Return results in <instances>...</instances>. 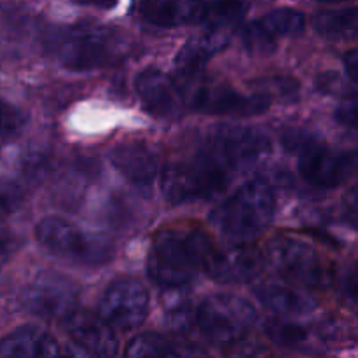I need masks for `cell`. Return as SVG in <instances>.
Masks as SVG:
<instances>
[{"label":"cell","instance_id":"2e32d148","mask_svg":"<svg viewBox=\"0 0 358 358\" xmlns=\"http://www.w3.org/2000/svg\"><path fill=\"white\" fill-rule=\"evenodd\" d=\"M65 327L84 355L110 357L117 353V338L100 317L76 310L65 318Z\"/></svg>","mask_w":358,"mask_h":358},{"label":"cell","instance_id":"83f0119b","mask_svg":"<svg viewBox=\"0 0 358 358\" xmlns=\"http://www.w3.org/2000/svg\"><path fill=\"white\" fill-rule=\"evenodd\" d=\"M17 248V240L10 231L0 229V266L9 261L10 255Z\"/></svg>","mask_w":358,"mask_h":358},{"label":"cell","instance_id":"9a60e30c","mask_svg":"<svg viewBox=\"0 0 358 358\" xmlns=\"http://www.w3.org/2000/svg\"><path fill=\"white\" fill-rule=\"evenodd\" d=\"M112 166L136 187L147 189L161 173L157 154L143 142H126L108 154Z\"/></svg>","mask_w":358,"mask_h":358},{"label":"cell","instance_id":"7402d4cb","mask_svg":"<svg viewBox=\"0 0 358 358\" xmlns=\"http://www.w3.org/2000/svg\"><path fill=\"white\" fill-rule=\"evenodd\" d=\"M126 357H177L180 355L173 343L161 334H140L133 339L124 352Z\"/></svg>","mask_w":358,"mask_h":358},{"label":"cell","instance_id":"9c48e42d","mask_svg":"<svg viewBox=\"0 0 358 358\" xmlns=\"http://www.w3.org/2000/svg\"><path fill=\"white\" fill-rule=\"evenodd\" d=\"M266 261L290 283L301 287H324L327 273L313 247L294 238H276L266 250Z\"/></svg>","mask_w":358,"mask_h":358},{"label":"cell","instance_id":"f1b7e54d","mask_svg":"<svg viewBox=\"0 0 358 358\" xmlns=\"http://www.w3.org/2000/svg\"><path fill=\"white\" fill-rule=\"evenodd\" d=\"M345 70L348 73L350 80L355 83L357 77H358V52L357 49H352L345 55Z\"/></svg>","mask_w":358,"mask_h":358},{"label":"cell","instance_id":"7a4b0ae2","mask_svg":"<svg viewBox=\"0 0 358 358\" xmlns=\"http://www.w3.org/2000/svg\"><path fill=\"white\" fill-rule=\"evenodd\" d=\"M234 175L229 164L205 143L191 159L168 164L161 171V185L168 201L182 205L213 198L229 185Z\"/></svg>","mask_w":358,"mask_h":358},{"label":"cell","instance_id":"3957f363","mask_svg":"<svg viewBox=\"0 0 358 358\" xmlns=\"http://www.w3.org/2000/svg\"><path fill=\"white\" fill-rule=\"evenodd\" d=\"M275 210L273 187L266 180L255 178L217 206L210 215V222L233 240H250L271 224Z\"/></svg>","mask_w":358,"mask_h":358},{"label":"cell","instance_id":"7c38bea8","mask_svg":"<svg viewBox=\"0 0 358 358\" xmlns=\"http://www.w3.org/2000/svg\"><path fill=\"white\" fill-rule=\"evenodd\" d=\"M77 287L69 278L44 273L38 275L21 294V304L31 315L48 320H65L77 310Z\"/></svg>","mask_w":358,"mask_h":358},{"label":"cell","instance_id":"4316f807","mask_svg":"<svg viewBox=\"0 0 358 358\" xmlns=\"http://www.w3.org/2000/svg\"><path fill=\"white\" fill-rule=\"evenodd\" d=\"M336 119H338L341 124L350 126V128H355L357 126V100L355 94L350 96V100H346L341 107L336 112Z\"/></svg>","mask_w":358,"mask_h":358},{"label":"cell","instance_id":"30bf717a","mask_svg":"<svg viewBox=\"0 0 358 358\" xmlns=\"http://www.w3.org/2000/svg\"><path fill=\"white\" fill-rule=\"evenodd\" d=\"M149 313V296L138 282L121 278L105 290L98 308V317L114 331L129 332L138 329Z\"/></svg>","mask_w":358,"mask_h":358},{"label":"cell","instance_id":"484cf974","mask_svg":"<svg viewBox=\"0 0 358 358\" xmlns=\"http://www.w3.org/2000/svg\"><path fill=\"white\" fill-rule=\"evenodd\" d=\"M21 203V191L14 184L0 182V217L13 213Z\"/></svg>","mask_w":358,"mask_h":358},{"label":"cell","instance_id":"4dcf8cb0","mask_svg":"<svg viewBox=\"0 0 358 358\" xmlns=\"http://www.w3.org/2000/svg\"><path fill=\"white\" fill-rule=\"evenodd\" d=\"M320 2H339V0H320Z\"/></svg>","mask_w":358,"mask_h":358},{"label":"cell","instance_id":"8992f818","mask_svg":"<svg viewBox=\"0 0 358 358\" xmlns=\"http://www.w3.org/2000/svg\"><path fill=\"white\" fill-rule=\"evenodd\" d=\"M282 140L287 150L297 154L301 177L311 185L324 189L338 187L355 173V152L332 150L313 135L301 131H287Z\"/></svg>","mask_w":358,"mask_h":358},{"label":"cell","instance_id":"d4e9b609","mask_svg":"<svg viewBox=\"0 0 358 358\" xmlns=\"http://www.w3.org/2000/svg\"><path fill=\"white\" fill-rule=\"evenodd\" d=\"M24 124L23 112L0 98V140L14 136Z\"/></svg>","mask_w":358,"mask_h":358},{"label":"cell","instance_id":"6da1fadb","mask_svg":"<svg viewBox=\"0 0 358 358\" xmlns=\"http://www.w3.org/2000/svg\"><path fill=\"white\" fill-rule=\"evenodd\" d=\"M222 250L201 231H161L147 257L150 280L163 289H182L206 273L215 280Z\"/></svg>","mask_w":358,"mask_h":358},{"label":"cell","instance_id":"277c9868","mask_svg":"<svg viewBox=\"0 0 358 358\" xmlns=\"http://www.w3.org/2000/svg\"><path fill=\"white\" fill-rule=\"evenodd\" d=\"M51 51L65 69L90 72L121 58V38L114 31L93 24H77L52 37Z\"/></svg>","mask_w":358,"mask_h":358},{"label":"cell","instance_id":"44dd1931","mask_svg":"<svg viewBox=\"0 0 358 358\" xmlns=\"http://www.w3.org/2000/svg\"><path fill=\"white\" fill-rule=\"evenodd\" d=\"M315 30L331 41L355 38L357 35V7L341 10H322L313 20Z\"/></svg>","mask_w":358,"mask_h":358},{"label":"cell","instance_id":"ac0fdd59","mask_svg":"<svg viewBox=\"0 0 358 358\" xmlns=\"http://www.w3.org/2000/svg\"><path fill=\"white\" fill-rule=\"evenodd\" d=\"M62 348L51 334L34 325H24L0 339V357L37 358L59 357Z\"/></svg>","mask_w":358,"mask_h":358},{"label":"cell","instance_id":"f546056e","mask_svg":"<svg viewBox=\"0 0 358 358\" xmlns=\"http://www.w3.org/2000/svg\"><path fill=\"white\" fill-rule=\"evenodd\" d=\"M80 3H90V6L101 7V9H110L117 3V0H79Z\"/></svg>","mask_w":358,"mask_h":358},{"label":"cell","instance_id":"ffe728a7","mask_svg":"<svg viewBox=\"0 0 358 358\" xmlns=\"http://www.w3.org/2000/svg\"><path fill=\"white\" fill-rule=\"evenodd\" d=\"M262 266L261 255L247 248L222 252V262L217 282H247L257 276Z\"/></svg>","mask_w":358,"mask_h":358},{"label":"cell","instance_id":"5bb4252c","mask_svg":"<svg viewBox=\"0 0 358 358\" xmlns=\"http://www.w3.org/2000/svg\"><path fill=\"white\" fill-rule=\"evenodd\" d=\"M135 87L143 108L150 115L157 119H173L180 115L182 105H184L180 91H178L175 80L161 70H143L136 77Z\"/></svg>","mask_w":358,"mask_h":358},{"label":"cell","instance_id":"e0dca14e","mask_svg":"<svg viewBox=\"0 0 358 358\" xmlns=\"http://www.w3.org/2000/svg\"><path fill=\"white\" fill-rule=\"evenodd\" d=\"M229 37L220 28H208L205 34L189 38L175 56L177 77H194L205 72V66L217 52L222 51Z\"/></svg>","mask_w":358,"mask_h":358},{"label":"cell","instance_id":"52a82bcc","mask_svg":"<svg viewBox=\"0 0 358 358\" xmlns=\"http://www.w3.org/2000/svg\"><path fill=\"white\" fill-rule=\"evenodd\" d=\"M35 236L49 254L79 264H101L108 262L112 255V247L107 240L90 234L59 217L42 219L35 227Z\"/></svg>","mask_w":358,"mask_h":358},{"label":"cell","instance_id":"4fadbf2b","mask_svg":"<svg viewBox=\"0 0 358 358\" xmlns=\"http://www.w3.org/2000/svg\"><path fill=\"white\" fill-rule=\"evenodd\" d=\"M304 14L296 9H276L255 20L243 30V42L250 51L269 52L276 48L275 38L292 37L304 30Z\"/></svg>","mask_w":358,"mask_h":358},{"label":"cell","instance_id":"cb8c5ba5","mask_svg":"<svg viewBox=\"0 0 358 358\" xmlns=\"http://www.w3.org/2000/svg\"><path fill=\"white\" fill-rule=\"evenodd\" d=\"M264 332L273 343L278 346H297L308 338L306 329L297 324L282 320H268L264 324Z\"/></svg>","mask_w":358,"mask_h":358},{"label":"cell","instance_id":"5b68a950","mask_svg":"<svg viewBox=\"0 0 358 358\" xmlns=\"http://www.w3.org/2000/svg\"><path fill=\"white\" fill-rule=\"evenodd\" d=\"M182 101L192 110L206 115L227 117H254L264 114L271 107V98L264 93L243 96L231 86L217 80L203 79V73L194 77H177Z\"/></svg>","mask_w":358,"mask_h":358},{"label":"cell","instance_id":"d6986e66","mask_svg":"<svg viewBox=\"0 0 358 358\" xmlns=\"http://www.w3.org/2000/svg\"><path fill=\"white\" fill-rule=\"evenodd\" d=\"M255 296L259 297L262 306L283 317H303L317 310V301L308 292L294 287L266 283L255 289Z\"/></svg>","mask_w":358,"mask_h":358},{"label":"cell","instance_id":"603a6c76","mask_svg":"<svg viewBox=\"0 0 358 358\" xmlns=\"http://www.w3.org/2000/svg\"><path fill=\"white\" fill-rule=\"evenodd\" d=\"M208 10V28H229L240 23L247 13L243 0H205Z\"/></svg>","mask_w":358,"mask_h":358},{"label":"cell","instance_id":"ba28073f","mask_svg":"<svg viewBox=\"0 0 358 358\" xmlns=\"http://www.w3.org/2000/svg\"><path fill=\"white\" fill-rule=\"evenodd\" d=\"M198 327L215 345H229L247 336L257 322L254 304L234 294H215L201 301L196 311Z\"/></svg>","mask_w":358,"mask_h":358},{"label":"cell","instance_id":"8fae6325","mask_svg":"<svg viewBox=\"0 0 358 358\" xmlns=\"http://www.w3.org/2000/svg\"><path fill=\"white\" fill-rule=\"evenodd\" d=\"M206 143L233 168L234 173L255 166L271 152V140L248 126H220L208 136Z\"/></svg>","mask_w":358,"mask_h":358}]
</instances>
